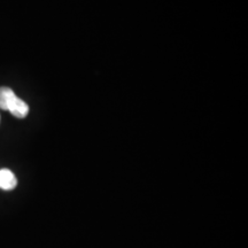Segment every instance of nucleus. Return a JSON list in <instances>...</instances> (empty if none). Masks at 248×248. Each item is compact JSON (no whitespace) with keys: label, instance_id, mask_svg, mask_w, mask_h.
<instances>
[{"label":"nucleus","instance_id":"f257e3e1","mask_svg":"<svg viewBox=\"0 0 248 248\" xmlns=\"http://www.w3.org/2000/svg\"><path fill=\"white\" fill-rule=\"evenodd\" d=\"M0 108L8 110L17 119H24L29 113V106L9 88H0Z\"/></svg>","mask_w":248,"mask_h":248},{"label":"nucleus","instance_id":"f03ea898","mask_svg":"<svg viewBox=\"0 0 248 248\" xmlns=\"http://www.w3.org/2000/svg\"><path fill=\"white\" fill-rule=\"evenodd\" d=\"M17 179L9 169H0V188L4 191H12L16 187Z\"/></svg>","mask_w":248,"mask_h":248}]
</instances>
